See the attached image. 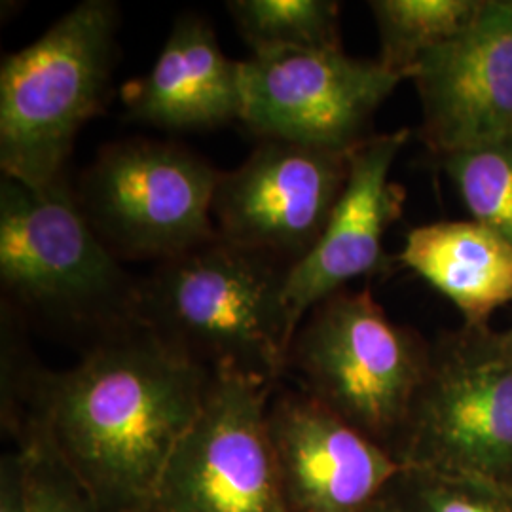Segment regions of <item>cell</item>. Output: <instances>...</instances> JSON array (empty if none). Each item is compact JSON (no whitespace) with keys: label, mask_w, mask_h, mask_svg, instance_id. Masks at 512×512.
Instances as JSON below:
<instances>
[{"label":"cell","mask_w":512,"mask_h":512,"mask_svg":"<svg viewBox=\"0 0 512 512\" xmlns=\"http://www.w3.org/2000/svg\"><path fill=\"white\" fill-rule=\"evenodd\" d=\"M226 6L251 55L342 48L334 0H230Z\"/></svg>","instance_id":"obj_17"},{"label":"cell","mask_w":512,"mask_h":512,"mask_svg":"<svg viewBox=\"0 0 512 512\" xmlns=\"http://www.w3.org/2000/svg\"><path fill=\"white\" fill-rule=\"evenodd\" d=\"M349 156L351 150L260 141L243 164L220 173L217 238L293 266L327 228L348 183Z\"/></svg>","instance_id":"obj_9"},{"label":"cell","mask_w":512,"mask_h":512,"mask_svg":"<svg viewBox=\"0 0 512 512\" xmlns=\"http://www.w3.org/2000/svg\"><path fill=\"white\" fill-rule=\"evenodd\" d=\"M410 80L421 141L439 160L512 139V0H484L475 21L425 55Z\"/></svg>","instance_id":"obj_11"},{"label":"cell","mask_w":512,"mask_h":512,"mask_svg":"<svg viewBox=\"0 0 512 512\" xmlns=\"http://www.w3.org/2000/svg\"><path fill=\"white\" fill-rule=\"evenodd\" d=\"M209 380L137 325L97 342L63 372L42 368L10 435L38 425L101 512H152Z\"/></svg>","instance_id":"obj_1"},{"label":"cell","mask_w":512,"mask_h":512,"mask_svg":"<svg viewBox=\"0 0 512 512\" xmlns=\"http://www.w3.org/2000/svg\"><path fill=\"white\" fill-rule=\"evenodd\" d=\"M0 281L19 317L97 342L139 325L141 281L95 236L69 181H0ZM88 348V349H90Z\"/></svg>","instance_id":"obj_3"},{"label":"cell","mask_w":512,"mask_h":512,"mask_svg":"<svg viewBox=\"0 0 512 512\" xmlns=\"http://www.w3.org/2000/svg\"><path fill=\"white\" fill-rule=\"evenodd\" d=\"M391 488V486H389ZM365 512H404L403 507L399 505V501L393 497L391 490H387L368 511Z\"/></svg>","instance_id":"obj_23"},{"label":"cell","mask_w":512,"mask_h":512,"mask_svg":"<svg viewBox=\"0 0 512 512\" xmlns=\"http://www.w3.org/2000/svg\"><path fill=\"white\" fill-rule=\"evenodd\" d=\"M289 268L217 238L141 281L139 325L209 376L279 385L296 334L285 300Z\"/></svg>","instance_id":"obj_2"},{"label":"cell","mask_w":512,"mask_h":512,"mask_svg":"<svg viewBox=\"0 0 512 512\" xmlns=\"http://www.w3.org/2000/svg\"><path fill=\"white\" fill-rule=\"evenodd\" d=\"M404 512H512V486L404 469L391 484Z\"/></svg>","instance_id":"obj_20"},{"label":"cell","mask_w":512,"mask_h":512,"mask_svg":"<svg viewBox=\"0 0 512 512\" xmlns=\"http://www.w3.org/2000/svg\"><path fill=\"white\" fill-rule=\"evenodd\" d=\"M484 0H372L368 8L380 37L378 61L406 80L431 50L463 33Z\"/></svg>","instance_id":"obj_16"},{"label":"cell","mask_w":512,"mask_h":512,"mask_svg":"<svg viewBox=\"0 0 512 512\" xmlns=\"http://www.w3.org/2000/svg\"><path fill=\"white\" fill-rule=\"evenodd\" d=\"M406 80L374 59L338 50H283L239 61V122L260 141L349 152Z\"/></svg>","instance_id":"obj_7"},{"label":"cell","mask_w":512,"mask_h":512,"mask_svg":"<svg viewBox=\"0 0 512 512\" xmlns=\"http://www.w3.org/2000/svg\"><path fill=\"white\" fill-rule=\"evenodd\" d=\"M268 435L285 512H365L403 465L300 389L277 387Z\"/></svg>","instance_id":"obj_12"},{"label":"cell","mask_w":512,"mask_h":512,"mask_svg":"<svg viewBox=\"0 0 512 512\" xmlns=\"http://www.w3.org/2000/svg\"><path fill=\"white\" fill-rule=\"evenodd\" d=\"M399 260L456 306L463 329H490L495 311L512 302V243L476 220L412 228Z\"/></svg>","instance_id":"obj_15"},{"label":"cell","mask_w":512,"mask_h":512,"mask_svg":"<svg viewBox=\"0 0 512 512\" xmlns=\"http://www.w3.org/2000/svg\"><path fill=\"white\" fill-rule=\"evenodd\" d=\"M131 120L169 131H194L239 120V61L228 59L209 21L184 14L145 76L122 88Z\"/></svg>","instance_id":"obj_14"},{"label":"cell","mask_w":512,"mask_h":512,"mask_svg":"<svg viewBox=\"0 0 512 512\" xmlns=\"http://www.w3.org/2000/svg\"><path fill=\"white\" fill-rule=\"evenodd\" d=\"M220 173L175 143L128 139L99 150L74 198L118 260L165 262L217 239L213 200Z\"/></svg>","instance_id":"obj_6"},{"label":"cell","mask_w":512,"mask_h":512,"mask_svg":"<svg viewBox=\"0 0 512 512\" xmlns=\"http://www.w3.org/2000/svg\"><path fill=\"white\" fill-rule=\"evenodd\" d=\"M14 440L21 458L25 512H101L38 425L23 427Z\"/></svg>","instance_id":"obj_19"},{"label":"cell","mask_w":512,"mask_h":512,"mask_svg":"<svg viewBox=\"0 0 512 512\" xmlns=\"http://www.w3.org/2000/svg\"><path fill=\"white\" fill-rule=\"evenodd\" d=\"M0 512H25L18 450L0 459Z\"/></svg>","instance_id":"obj_22"},{"label":"cell","mask_w":512,"mask_h":512,"mask_svg":"<svg viewBox=\"0 0 512 512\" xmlns=\"http://www.w3.org/2000/svg\"><path fill=\"white\" fill-rule=\"evenodd\" d=\"M431 349L416 330L393 323L368 289H344L304 317L287 372L302 393L397 458Z\"/></svg>","instance_id":"obj_5"},{"label":"cell","mask_w":512,"mask_h":512,"mask_svg":"<svg viewBox=\"0 0 512 512\" xmlns=\"http://www.w3.org/2000/svg\"><path fill=\"white\" fill-rule=\"evenodd\" d=\"M410 135L408 128L370 135L351 150L348 183L327 228L287 274L285 300L294 330L349 281L387 268L385 234L403 217L406 200V190L391 179V171Z\"/></svg>","instance_id":"obj_13"},{"label":"cell","mask_w":512,"mask_h":512,"mask_svg":"<svg viewBox=\"0 0 512 512\" xmlns=\"http://www.w3.org/2000/svg\"><path fill=\"white\" fill-rule=\"evenodd\" d=\"M471 219L512 243V139L440 158Z\"/></svg>","instance_id":"obj_18"},{"label":"cell","mask_w":512,"mask_h":512,"mask_svg":"<svg viewBox=\"0 0 512 512\" xmlns=\"http://www.w3.org/2000/svg\"><path fill=\"white\" fill-rule=\"evenodd\" d=\"M120 10L84 0L0 69L2 177L44 192L63 183L78 131L103 107Z\"/></svg>","instance_id":"obj_4"},{"label":"cell","mask_w":512,"mask_h":512,"mask_svg":"<svg viewBox=\"0 0 512 512\" xmlns=\"http://www.w3.org/2000/svg\"><path fill=\"white\" fill-rule=\"evenodd\" d=\"M397 459L512 486V366L473 361L450 334L433 344Z\"/></svg>","instance_id":"obj_10"},{"label":"cell","mask_w":512,"mask_h":512,"mask_svg":"<svg viewBox=\"0 0 512 512\" xmlns=\"http://www.w3.org/2000/svg\"><path fill=\"white\" fill-rule=\"evenodd\" d=\"M467 357L488 365L512 366V325L505 330H467L450 334Z\"/></svg>","instance_id":"obj_21"},{"label":"cell","mask_w":512,"mask_h":512,"mask_svg":"<svg viewBox=\"0 0 512 512\" xmlns=\"http://www.w3.org/2000/svg\"><path fill=\"white\" fill-rule=\"evenodd\" d=\"M277 387L211 376L196 420L167 461L152 512H285L268 435Z\"/></svg>","instance_id":"obj_8"}]
</instances>
